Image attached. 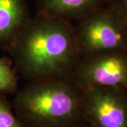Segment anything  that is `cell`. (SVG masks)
Masks as SVG:
<instances>
[{
  "instance_id": "5",
  "label": "cell",
  "mask_w": 127,
  "mask_h": 127,
  "mask_svg": "<svg viewBox=\"0 0 127 127\" xmlns=\"http://www.w3.org/2000/svg\"><path fill=\"white\" fill-rule=\"evenodd\" d=\"M82 108L89 127H127V91L107 87L83 90Z\"/></svg>"
},
{
  "instance_id": "4",
  "label": "cell",
  "mask_w": 127,
  "mask_h": 127,
  "mask_svg": "<svg viewBox=\"0 0 127 127\" xmlns=\"http://www.w3.org/2000/svg\"><path fill=\"white\" fill-rule=\"evenodd\" d=\"M71 78L82 91L94 87L127 91V50L83 57Z\"/></svg>"
},
{
  "instance_id": "10",
  "label": "cell",
  "mask_w": 127,
  "mask_h": 127,
  "mask_svg": "<svg viewBox=\"0 0 127 127\" xmlns=\"http://www.w3.org/2000/svg\"><path fill=\"white\" fill-rule=\"evenodd\" d=\"M108 5L117 12L127 28V0H108Z\"/></svg>"
},
{
  "instance_id": "2",
  "label": "cell",
  "mask_w": 127,
  "mask_h": 127,
  "mask_svg": "<svg viewBox=\"0 0 127 127\" xmlns=\"http://www.w3.org/2000/svg\"><path fill=\"white\" fill-rule=\"evenodd\" d=\"M14 109L26 127H60L81 122L82 90L71 77L31 81L16 93Z\"/></svg>"
},
{
  "instance_id": "9",
  "label": "cell",
  "mask_w": 127,
  "mask_h": 127,
  "mask_svg": "<svg viewBox=\"0 0 127 127\" xmlns=\"http://www.w3.org/2000/svg\"><path fill=\"white\" fill-rule=\"evenodd\" d=\"M0 127H26L16 116L4 94L0 93Z\"/></svg>"
},
{
  "instance_id": "1",
  "label": "cell",
  "mask_w": 127,
  "mask_h": 127,
  "mask_svg": "<svg viewBox=\"0 0 127 127\" xmlns=\"http://www.w3.org/2000/svg\"><path fill=\"white\" fill-rule=\"evenodd\" d=\"M7 50L30 81L71 77L81 59L68 21L41 13L30 18Z\"/></svg>"
},
{
  "instance_id": "8",
  "label": "cell",
  "mask_w": 127,
  "mask_h": 127,
  "mask_svg": "<svg viewBox=\"0 0 127 127\" xmlns=\"http://www.w3.org/2000/svg\"><path fill=\"white\" fill-rule=\"evenodd\" d=\"M18 78L12 67V62L7 57H0V93H12L17 88Z\"/></svg>"
},
{
  "instance_id": "11",
  "label": "cell",
  "mask_w": 127,
  "mask_h": 127,
  "mask_svg": "<svg viewBox=\"0 0 127 127\" xmlns=\"http://www.w3.org/2000/svg\"><path fill=\"white\" fill-rule=\"evenodd\" d=\"M89 127L86 124V123L84 121L79 123H76V124H70V125H66V126H64V127Z\"/></svg>"
},
{
  "instance_id": "7",
  "label": "cell",
  "mask_w": 127,
  "mask_h": 127,
  "mask_svg": "<svg viewBox=\"0 0 127 127\" xmlns=\"http://www.w3.org/2000/svg\"><path fill=\"white\" fill-rule=\"evenodd\" d=\"M108 0H37L39 13L67 20L81 18Z\"/></svg>"
},
{
  "instance_id": "6",
  "label": "cell",
  "mask_w": 127,
  "mask_h": 127,
  "mask_svg": "<svg viewBox=\"0 0 127 127\" xmlns=\"http://www.w3.org/2000/svg\"><path fill=\"white\" fill-rule=\"evenodd\" d=\"M30 18L26 0H0V50H8Z\"/></svg>"
},
{
  "instance_id": "3",
  "label": "cell",
  "mask_w": 127,
  "mask_h": 127,
  "mask_svg": "<svg viewBox=\"0 0 127 127\" xmlns=\"http://www.w3.org/2000/svg\"><path fill=\"white\" fill-rule=\"evenodd\" d=\"M74 32L81 58L127 50V28L109 5H104L81 18Z\"/></svg>"
}]
</instances>
